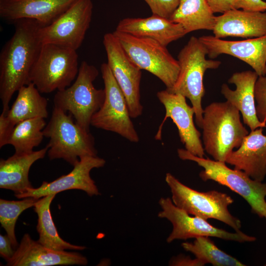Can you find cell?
Returning <instances> with one entry per match:
<instances>
[{
  "label": "cell",
  "mask_w": 266,
  "mask_h": 266,
  "mask_svg": "<svg viewBox=\"0 0 266 266\" xmlns=\"http://www.w3.org/2000/svg\"><path fill=\"white\" fill-rule=\"evenodd\" d=\"M46 125L44 118H36L21 121L14 127L7 142L15 153H29L37 147L44 137L43 130Z\"/></svg>",
  "instance_id": "27"
},
{
  "label": "cell",
  "mask_w": 266,
  "mask_h": 266,
  "mask_svg": "<svg viewBox=\"0 0 266 266\" xmlns=\"http://www.w3.org/2000/svg\"><path fill=\"white\" fill-rule=\"evenodd\" d=\"M234 9L251 12H265L266 1L263 0H233Z\"/></svg>",
  "instance_id": "32"
},
{
  "label": "cell",
  "mask_w": 266,
  "mask_h": 266,
  "mask_svg": "<svg viewBox=\"0 0 266 266\" xmlns=\"http://www.w3.org/2000/svg\"><path fill=\"white\" fill-rule=\"evenodd\" d=\"M201 129L204 151L214 160L225 163L249 133L241 121L240 112L227 100L206 106Z\"/></svg>",
  "instance_id": "2"
},
{
  "label": "cell",
  "mask_w": 266,
  "mask_h": 266,
  "mask_svg": "<svg viewBox=\"0 0 266 266\" xmlns=\"http://www.w3.org/2000/svg\"><path fill=\"white\" fill-rule=\"evenodd\" d=\"M100 70L105 99L93 116L91 126L116 133L131 142H138L139 136L131 119L126 99L107 63L101 64Z\"/></svg>",
  "instance_id": "10"
},
{
  "label": "cell",
  "mask_w": 266,
  "mask_h": 266,
  "mask_svg": "<svg viewBox=\"0 0 266 266\" xmlns=\"http://www.w3.org/2000/svg\"><path fill=\"white\" fill-rule=\"evenodd\" d=\"M207 54V48L199 38L191 36L177 56L180 67L177 79L171 88L166 89L189 99L195 110L196 124L200 129L204 110L201 101L205 94L203 76L206 70L216 69L221 64L220 61L206 59Z\"/></svg>",
  "instance_id": "3"
},
{
  "label": "cell",
  "mask_w": 266,
  "mask_h": 266,
  "mask_svg": "<svg viewBox=\"0 0 266 266\" xmlns=\"http://www.w3.org/2000/svg\"><path fill=\"white\" fill-rule=\"evenodd\" d=\"M170 265L176 266H203L196 258L191 259L189 256L180 255L171 260Z\"/></svg>",
  "instance_id": "36"
},
{
  "label": "cell",
  "mask_w": 266,
  "mask_h": 266,
  "mask_svg": "<svg viewBox=\"0 0 266 266\" xmlns=\"http://www.w3.org/2000/svg\"><path fill=\"white\" fill-rule=\"evenodd\" d=\"M15 249L13 248L10 238L7 234L0 235V254L6 262L13 256Z\"/></svg>",
  "instance_id": "35"
},
{
  "label": "cell",
  "mask_w": 266,
  "mask_h": 266,
  "mask_svg": "<svg viewBox=\"0 0 266 266\" xmlns=\"http://www.w3.org/2000/svg\"><path fill=\"white\" fill-rule=\"evenodd\" d=\"M75 0H0V16L13 24L21 19H31L44 27L54 22Z\"/></svg>",
  "instance_id": "18"
},
{
  "label": "cell",
  "mask_w": 266,
  "mask_h": 266,
  "mask_svg": "<svg viewBox=\"0 0 266 266\" xmlns=\"http://www.w3.org/2000/svg\"><path fill=\"white\" fill-rule=\"evenodd\" d=\"M115 30L152 38L165 46L186 34L180 24L155 14L146 18H124L119 21Z\"/></svg>",
  "instance_id": "22"
},
{
  "label": "cell",
  "mask_w": 266,
  "mask_h": 266,
  "mask_svg": "<svg viewBox=\"0 0 266 266\" xmlns=\"http://www.w3.org/2000/svg\"><path fill=\"white\" fill-rule=\"evenodd\" d=\"M153 14L169 19L178 6L180 0H144Z\"/></svg>",
  "instance_id": "31"
},
{
  "label": "cell",
  "mask_w": 266,
  "mask_h": 266,
  "mask_svg": "<svg viewBox=\"0 0 266 266\" xmlns=\"http://www.w3.org/2000/svg\"><path fill=\"white\" fill-rule=\"evenodd\" d=\"M38 199L26 198L21 200H0V222L15 250L18 246L15 227L19 215L25 210L34 206Z\"/></svg>",
  "instance_id": "29"
},
{
  "label": "cell",
  "mask_w": 266,
  "mask_h": 266,
  "mask_svg": "<svg viewBox=\"0 0 266 266\" xmlns=\"http://www.w3.org/2000/svg\"><path fill=\"white\" fill-rule=\"evenodd\" d=\"M259 75L254 71L235 72L228 80L235 89H231L226 84L221 87V92L227 101L236 108L241 114L243 122L251 131L265 128L266 124L260 122L257 116L254 89Z\"/></svg>",
  "instance_id": "19"
},
{
  "label": "cell",
  "mask_w": 266,
  "mask_h": 266,
  "mask_svg": "<svg viewBox=\"0 0 266 266\" xmlns=\"http://www.w3.org/2000/svg\"><path fill=\"white\" fill-rule=\"evenodd\" d=\"M49 138L46 146L50 160L62 159L74 166L80 158L97 156L94 136L80 127L63 110L53 107L49 122L43 130Z\"/></svg>",
  "instance_id": "4"
},
{
  "label": "cell",
  "mask_w": 266,
  "mask_h": 266,
  "mask_svg": "<svg viewBox=\"0 0 266 266\" xmlns=\"http://www.w3.org/2000/svg\"><path fill=\"white\" fill-rule=\"evenodd\" d=\"M56 195L51 194L40 198L34 205V210L38 216L36 230L39 237L37 241L47 248L57 251L85 249V247L68 243L59 235L50 208Z\"/></svg>",
  "instance_id": "26"
},
{
  "label": "cell",
  "mask_w": 266,
  "mask_h": 266,
  "mask_svg": "<svg viewBox=\"0 0 266 266\" xmlns=\"http://www.w3.org/2000/svg\"><path fill=\"white\" fill-rule=\"evenodd\" d=\"M87 264V258L81 254L50 249L33 240L28 233L23 235L13 256L6 262L9 266H85Z\"/></svg>",
  "instance_id": "17"
},
{
  "label": "cell",
  "mask_w": 266,
  "mask_h": 266,
  "mask_svg": "<svg viewBox=\"0 0 266 266\" xmlns=\"http://www.w3.org/2000/svg\"><path fill=\"white\" fill-rule=\"evenodd\" d=\"M157 97L165 107L166 115L156 138L161 139L163 124L167 118H170L177 128L180 141L185 149L195 156L204 157L205 151L200 139L201 134L196 128L193 120L195 110L187 104L186 98L166 89L158 92Z\"/></svg>",
  "instance_id": "14"
},
{
  "label": "cell",
  "mask_w": 266,
  "mask_h": 266,
  "mask_svg": "<svg viewBox=\"0 0 266 266\" xmlns=\"http://www.w3.org/2000/svg\"><path fill=\"white\" fill-rule=\"evenodd\" d=\"M105 164V161L97 156L81 157L68 174L62 175L52 182L43 181L38 188H30L22 194H15V196L18 199L33 198L38 199L71 189L82 190L90 196L98 195L100 193L91 177L90 171L93 168L103 166Z\"/></svg>",
  "instance_id": "15"
},
{
  "label": "cell",
  "mask_w": 266,
  "mask_h": 266,
  "mask_svg": "<svg viewBox=\"0 0 266 266\" xmlns=\"http://www.w3.org/2000/svg\"><path fill=\"white\" fill-rule=\"evenodd\" d=\"M13 127L7 119L5 114L1 112L0 115V148L7 145L8 139Z\"/></svg>",
  "instance_id": "33"
},
{
  "label": "cell",
  "mask_w": 266,
  "mask_h": 266,
  "mask_svg": "<svg viewBox=\"0 0 266 266\" xmlns=\"http://www.w3.org/2000/svg\"><path fill=\"white\" fill-rule=\"evenodd\" d=\"M93 8L92 0H76L54 22L39 28L38 35L42 43L54 44L77 51L90 27Z\"/></svg>",
  "instance_id": "11"
},
{
  "label": "cell",
  "mask_w": 266,
  "mask_h": 266,
  "mask_svg": "<svg viewBox=\"0 0 266 266\" xmlns=\"http://www.w3.org/2000/svg\"><path fill=\"white\" fill-rule=\"evenodd\" d=\"M76 51L54 44H42L30 73V83L45 94L69 87L78 73Z\"/></svg>",
  "instance_id": "8"
},
{
  "label": "cell",
  "mask_w": 266,
  "mask_h": 266,
  "mask_svg": "<svg viewBox=\"0 0 266 266\" xmlns=\"http://www.w3.org/2000/svg\"><path fill=\"white\" fill-rule=\"evenodd\" d=\"M265 266H266V264L265 265Z\"/></svg>",
  "instance_id": "37"
},
{
  "label": "cell",
  "mask_w": 266,
  "mask_h": 266,
  "mask_svg": "<svg viewBox=\"0 0 266 266\" xmlns=\"http://www.w3.org/2000/svg\"><path fill=\"white\" fill-rule=\"evenodd\" d=\"M208 4L214 13H223L234 9L233 0H206Z\"/></svg>",
  "instance_id": "34"
},
{
  "label": "cell",
  "mask_w": 266,
  "mask_h": 266,
  "mask_svg": "<svg viewBox=\"0 0 266 266\" xmlns=\"http://www.w3.org/2000/svg\"><path fill=\"white\" fill-rule=\"evenodd\" d=\"M215 17L206 0H180L169 19L180 24L187 34L200 30L212 31Z\"/></svg>",
  "instance_id": "25"
},
{
  "label": "cell",
  "mask_w": 266,
  "mask_h": 266,
  "mask_svg": "<svg viewBox=\"0 0 266 266\" xmlns=\"http://www.w3.org/2000/svg\"><path fill=\"white\" fill-rule=\"evenodd\" d=\"M107 62L112 73L126 99L132 118L140 116L141 69L130 59L113 33H106L103 39Z\"/></svg>",
  "instance_id": "13"
},
{
  "label": "cell",
  "mask_w": 266,
  "mask_h": 266,
  "mask_svg": "<svg viewBox=\"0 0 266 266\" xmlns=\"http://www.w3.org/2000/svg\"></svg>",
  "instance_id": "38"
},
{
  "label": "cell",
  "mask_w": 266,
  "mask_h": 266,
  "mask_svg": "<svg viewBox=\"0 0 266 266\" xmlns=\"http://www.w3.org/2000/svg\"><path fill=\"white\" fill-rule=\"evenodd\" d=\"M182 246L194 255L203 265L214 266H244L243 263L219 249L209 236H200L193 242H183Z\"/></svg>",
  "instance_id": "28"
},
{
  "label": "cell",
  "mask_w": 266,
  "mask_h": 266,
  "mask_svg": "<svg viewBox=\"0 0 266 266\" xmlns=\"http://www.w3.org/2000/svg\"><path fill=\"white\" fill-rule=\"evenodd\" d=\"M99 74L94 66L85 61L82 62L74 82L66 88L58 91L53 99L54 107L68 112L75 122L87 131H90L93 116L105 99L104 89H98L93 84Z\"/></svg>",
  "instance_id": "6"
},
{
  "label": "cell",
  "mask_w": 266,
  "mask_h": 266,
  "mask_svg": "<svg viewBox=\"0 0 266 266\" xmlns=\"http://www.w3.org/2000/svg\"><path fill=\"white\" fill-rule=\"evenodd\" d=\"M214 36L245 38L266 35V12L231 9L215 17Z\"/></svg>",
  "instance_id": "21"
},
{
  "label": "cell",
  "mask_w": 266,
  "mask_h": 266,
  "mask_svg": "<svg viewBox=\"0 0 266 266\" xmlns=\"http://www.w3.org/2000/svg\"><path fill=\"white\" fill-rule=\"evenodd\" d=\"M17 92L16 99L11 108L6 113L4 112L13 127L26 120L47 118L48 100L41 95L33 83L22 86Z\"/></svg>",
  "instance_id": "24"
},
{
  "label": "cell",
  "mask_w": 266,
  "mask_h": 266,
  "mask_svg": "<svg viewBox=\"0 0 266 266\" xmlns=\"http://www.w3.org/2000/svg\"><path fill=\"white\" fill-rule=\"evenodd\" d=\"M200 41L211 59L227 54L245 62L260 76L266 75V35L243 40H224L212 35L202 36Z\"/></svg>",
  "instance_id": "16"
},
{
  "label": "cell",
  "mask_w": 266,
  "mask_h": 266,
  "mask_svg": "<svg viewBox=\"0 0 266 266\" xmlns=\"http://www.w3.org/2000/svg\"><path fill=\"white\" fill-rule=\"evenodd\" d=\"M263 132V128L251 131L226 161L234 168L259 181H263L266 176V135Z\"/></svg>",
  "instance_id": "20"
},
{
  "label": "cell",
  "mask_w": 266,
  "mask_h": 266,
  "mask_svg": "<svg viewBox=\"0 0 266 266\" xmlns=\"http://www.w3.org/2000/svg\"><path fill=\"white\" fill-rule=\"evenodd\" d=\"M162 208L158 217L166 218L172 225V230L166 239L168 243L175 240H187L200 236L214 237L225 240L238 242H253L255 236L247 235L241 231L231 233L215 227L201 218L191 216L176 206L169 198H162L159 200Z\"/></svg>",
  "instance_id": "12"
},
{
  "label": "cell",
  "mask_w": 266,
  "mask_h": 266,
  "mask_svg": "<svg viewBox=\"0 0 266 266\" xmlns=\"http://www.w3.org/2000/svg\"><path fill=\"white\" fill-rule=\"evenodd\" d=\"M15 31L0 53V99L2 112H7L13 95L30 83V75L42 43L36 21L21 19L13 23Z\"/></svg>",
  "instance_id": "1"
},
{
  "label": "cell",
  "mask_w": 266,
  "mask_h": 266,
  "mask_svg": "<svg viewBox=\"0 0 266 266\" xmlns=\"http://www.w3.org/2000/svg\"><path fill=\"white\" fill-rule=\"evenodd\" d=\"M165 180L171 193V200L176 206L191 215L207 220L216 219L229 226L235 232L240 231L241 221L229 210V206L234 202L230 196L216 190L196 191L181 183L170 173L166 174Z\"/></svg>",
  "instance_id": "7"
},
{
  "label": "cell",
  "mask_w": 266,
  "mask_h": 266,
  "mask_svg": "<svg viewBox=\"0 0 266 266\" xmlns=\"http://www.w3.org/2000/svg\"><path fill=\"white\" fill-rule=\"evenodd\" d=\"M48 147L29 153H15L6 160H0V188L11 190L15 194H22L33 188L29 179L32 165L43 159Z\"/></svg>",
  "instance_id": "23"
},
{
  "label": "cell",
  "mask_w": 266,
  "mask_h": 266,
  "mask_svg": "<svg viewBox=\"0 0 266 266\" xmlns=\"http://www.w3.org/2000/svg\"><path fill=\"white\" fill-rule=\"evenodd\" d=\"M177 154L180 159L193 161L203 168L199 173L202 180H212L227 187L247 202L252 213L266 220V183L251 178L242 170L229 167L225 162L199 157L185 149H178Z\"/></svg>",
  "instance_id": "5"
},
{
  "label": "cell",
  "mask_w": 266,
  "mask_h": 266,
  "mask_svg": "<svg viewBox=\"0 0 266 266\" xmlns=\"http://www.w3.org/2000/svg\"><path fill=\"white\" fill-rule=\"evenodd\" d=\"M124 51L141 69L158 77L166 89L174 85L179 72L178 60L165 46L150 38L134 36L115 31L112 33Z\"/></svg>",
  "instance_id": "9"
},
{
  "label": "cell",
  "mask_w": 266,
  "mask_h": 266,
  "mask_svg": "<svg viewBox=\"0 0 266 266\" xmlns=\"http://www.w3.org/2000/svg\"><path fill=\"white\" fill-rule=\"evenodd\" d=\"M256 110L259 120L266 124V76L258 77L255 85Z\"/></svg>",
  "instance_id": "30"
}]
</instances>
